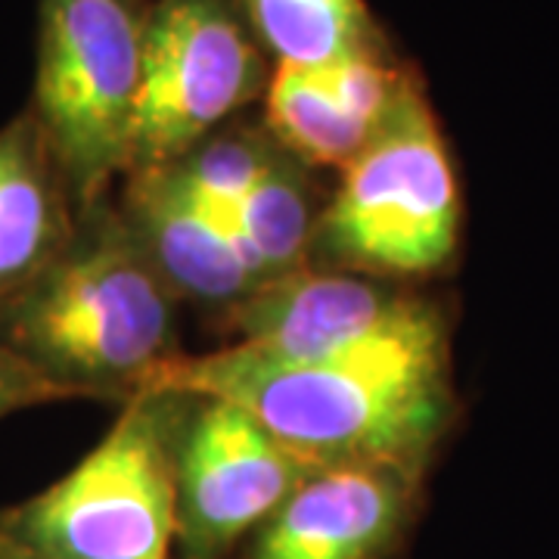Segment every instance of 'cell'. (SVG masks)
<instances>
[{
  "mask_svg": "<svg viewBox=\"0 0 559 559\" xmlns=\"http://www.w3.org/2000/svg\"><path fill=\"white\" fill-rule=\"evenodd\" d=\"M53 401H75L62 385L40 377L38 370L22 360L10 345L0 342V419Z\"/></svg>",
  "mask_w": 559,
  "mask_h": 559,
  "instance_id": "2e32d148",
  "label": "cell"
},
{
  "mask_svg": "<svg viewBox=\"0 0 559 559\" xmlns=\"http://www.w3.org/2000/svg\"><path fill=\"white\" fill-rule=\"evenodd\" d=\"M119 212L180 301L227 314L264 283L230 218L205 205L175 165L128 171Z\"/></svg>",
  "mask_w": 559,
  "mask_h": 559,
  "instance_id": "30bf717a",
  "label": "cell"
},
{
  "mask_svg": "<svg viewBox=\"0 0 559 559\" xmlns=\"http://www.w3.org/2000/svg\"><path fill=\"white\" fill-rule=\"evenodd\" d=\"M178 451L175 559H230L261 522L326 469L249 411L193 395Z\"/></svg>",
  "mask_w": 559,
  "mask_h": 559,
  "instance_id": "52a82bcc",
  "label": "cell"
},
{
  "mask_svg": "<svg viewBox=\"0 0 559 559\" xmlns=\"http://www.w3.org/2000/svg\"><path fill=\"white\" fill-rule=\"evenodd\" d=\"M261 87L259 47L227 0H153L128 171L187 156Z\"/></svg>",
  "mask_w": 559,
  "mask_h": 559,
  "instance_id": "8992f818",
  "label": "cell"
},
{
  "mask_svg": "<svg viewBox=\"0 0 559 559\" xmlns=\"http://www.w3.org/2000/svg\"><path fill=\"white\" fill-rule=\"evenodd\" d=\"M323 202L318 187L286 150L252 193L234 209L230 224L261 280H277L311 264Z\"/></svg>",
  "mask_w": 559,
  "mask_h": 559,
  "instance_id": "7c38bea8",
  "label": "cell"
},
{
  "mask_svg": "<svg viewBox=\"0 0 559 559\" xmlns=\"http://www.w3.org/2000/svg\"><path fill=\"white\" fill-rule=\"evenodd\" d=\"M178 305L106 197L38 277L0 301V342L75 401L124 404L180 355Z\"/></svg>",
  "mask_w": 559,
  "mask_h": 559,
  "instance_id": "7a4b0ae2",
  "label": "cell"
},
{
  "mask_svg": "<svg viewBox=\"0 0 559 559\" xmlns=\"http://www.w3.org/2000/svg\"><path fill=\"white\" fill-rule=\"evenodd\" d=\"M79 202L32 109L0 128V301L66 249Z\"/></svg>",
  "mask_w": 559,
  "mask_h": 559,
  "instance_id": "8fae6325",
  "label": "cell"
},
{
  "mask_svg": "<svg viewBox=\"0 0 559 559\" xmlns=\"http://www.w3.org/2000/svg\"><path fill=\"white\" fill-rule=\"evenodd\" d=\"M460 218L457 171L441 124L417 81L404 79L323 202L311 264L392 283L426 277L454 259Z\"/></svg>",
  "mask_w": 559,
  "mask_h": 559,
  "instance_id": "277c9868",
  "label": "cell"
},
{
  "mask_svg": "<svg viewBox=\"0 0 559 559\" xmlns=\"http://www.w3.org/2000/svg\"><path fill=\"white\" fill-rule=\"evenodd\" d=\"M414 301L417 296L392 280L308 264L286 277L264 280L224 320L237 333L234 348L261 360L301 364L373 336Z\"/></svg>",
  "mask_w": 559,
  "mask_h": 559,
  "instance_id": "9c48e42d",
  "label": "cell"
},
{
  "mask_svg": "<svg viewBox=\"0 0 559 559\" xmlns=\"http://www.w3.org/2000/svg\"><path fill=\"white\" fill-rule=\"evenodd\" d=\"M242 10L277 66L320 69L377 50L364 0H242Z\"/></svg>",
  "mask_w": 559,
  "mask_h": 559,
  "instance_id": "5bb4252c",
  "label": "cell"
},
{
  "mask_svg": "<svg viewBox=\"0 0 559 559\" xmlns=\"http://www.w3.org/2000/svg\"><path fill=\"white\" fill-rule=\"evenodd\" d=\"M0 559H40V557L28 554V550H22V547H16L13 540L0 535Z\"/></svg>",
  "mask_w": 559,
  "mask_h": 559,
  "instance_id": "e0dca14e",
  "label": "cell"
},
{
  "mask_svg": "<svg viewBox=\"0 0 559 559\" xmlns=\"http://www.w3.org/2000/svg\"><path fill=\"white\" fill-rule=\"evenodd\" d=\"M423 476L380 460L326 466L261 522L240 559H395L417 520Z\"/></svg>",
  "mask_w": 559,
  "mask_h": 559,
  "instance_id": "ba28073f",
  "label": "cell"
},
{
  "mask_svg": "<svg viewBox=\"0 0 559 559\" xmlns=\"http://www.w3.org/2000/svg\"><path fill=\"white\" fill-rule=\"evenodd\" d=\"M280 153L283 146L271 138L267 128L230 124L209 134L171 165L205 205L230 218L234 209L252 193V187L271 171Z\"/></svg>",
  "mask_w": 559,
  "mask_h": 559,
  "instance_id": "9a60e30c",
  "label": "cell"
},
{
  "mask_svg": "<svg viewBox=\"0 0 559 559\" xmlns=\"http://www.w3.org/2000/svg\"><path fill=\"white\" fill-rule=\"evenodd\" d=\"M150 10L153 0H40L28 109L81 212L128 171Z\"/></svg>",
  "mask_w": 559,
  "mask_h": 559,
  "instance_id": "5b68a950",
  "label": "cell"
},
{
  "mask_svg": "<svg viewBox=\"0 0 559 559\" xmlns=\"http://www.w3.org/2000/svg\"><path fill=\"white\" fill-rule=\"evenodd\" d=\"M150 385L230 401L323 466L380 460L426 469L457 411L448 320L419 296L389 326L326 358L277 364L227 345L178 355Z\"/></svg>",
  "mask_w": 559,
  "mask_h": 559,
  "instance_id": "6da1fadb",
  "label": "cell"
},
{
  "mask_svg": "<svg viewBox=\"0 0 559 559\" xmlns=\"http://www.w3.org/2000/svg\"><path fill=\"white\" fill-rule=\"evenodd\" d=\"M267 131L308 168H345L377 128L358 119L323 69L277 66L267 81Z\"/></svg>",
  "mask_w": 559,
  "mask_h": 559,
  "instance_id": "4fadbf2b",
  "label": "cell"
},
{
  "mask_svg": "<svg viewBox=\"0 0 559 559\" xmlns=\"http://www.w3.org/2000/svg\"><path fill=\"white\" fill-rule=\"evenodd\" d=\"M193 401L146 385L62 479L0 513V535L40 559H175L178 451Z\"/></svg>",
  "mask_w": 559,
  "mask_h": 559,
  "instance_id": "3957f363",
  "label": "cell"
}]
</instances>
